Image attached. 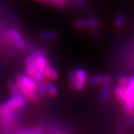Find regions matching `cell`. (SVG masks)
Masks as SVG:
<instances>
[{"instance_id":"obj_1","label":"cell","mask_w":134,"mask_h":134,"mask_svg":"<svg viewBox=\"0 0 134 134\" xmlns=\"http://www.w3.org/2000/svg\"><path fill=\"white\" fill-rule=\"evenodd\" d=\"M16 110H12L5 104L0 105V125L5 132H11L10 129L16 121Z\"/></svg>"},{"instance_id":"obj_2","label":"cell","mask_w":134,"mask_h":134,"mask_svg":"<svg viewBox=\"0 0 134 134\" xmlns=\"http://www.w3.org/2000/svg\"><path fill=\"white\" fill-rule=\"evenodd\" d=\"M6 37L20 51H25L27 48V43L17 30L10 29L6 33Z\"/></svg>"},{"instance_id":"obj_3","label":"cell","mask_w":134,"mask_h":134,"mask_svg":"<svg viewBox=\"0 0 134 134\" xmlns=\"http://www.w3.org/2000/svg\"><path fill=\"white\" fill-rule=\"evenodd\" d=\"M16 83L31 90L37 92V81L29 74H21L16 77Z\"/></svg>"},{"instance_id":"obj_4","label":"cell","mask_w":134,"mask_h":134,"mask_svg":"<svg viewBox=\"0 0 134 134\" xmlns=\"http://www.w3.org/2000/svg\"><path fill=\"white\" fill-rule=\"evenodd\" d=\"M8 89L11 93V97L17 102L19 109L24 108L26 105V98L20 92L16 82L10 81L8 83Z\"/></svg>"},{"instance_id":"obj_5","label":"cell","mask_w":134,"mask_h":134,"mask_svg":"<svg viewBox=\"0 0 134 134\" xmlns=\"http://www.w3.org/2000/svg\"><path fill=\"white\" fill-rule=\"evenodd\" d=\"M16 85L18 86L19 90L20 92H22V94L25 97V98L29 99L30 100H37L38 98V95H37V92L33 91V90H31L29 89H27L24 86L19 85L16 83Z\"/></svg>"},{"instance_id":"obj_6","label":"cell","mask_w":134,"mask_h":134,"mask_svg":"<svg viewBox=\"0 0 134 134\" xmlns=\"http://www.w3.org/2000/svg\"><path fill=\"white\" fill-rule=\"evenodd\" d=\"M126 98L134 102V75L128 78V83L125 88Z\"/></svg>"},{"instance_id":"obj_7","label":"cell","mask_w":134,"mask_h":134,"mask_svg":"<svg viewBox=\"0 0 134 134\" xmlns=\"http://www.w3.org/2000/svg\"><path fill=\"white\" fill-rule=\"evenodd\" d=\"M44 75L47 79H49L51 81H55L58 79V73L54 67L48 64L44 70Z\"/></svg>"},{"instance_id":"obj_8","label":"cell","mask_w":134,"mask_h":134,"mask_svg":"<svg viewBox=\"0 0 134 134\" xmlns=\"http://www.w3.org/2000/svg\"><path fill=\"white\" fill-rule=\"evenodd\" d=\"M88 21H89V27L88 28L90 29L92 34L93 35H98V27L100 25L98 19H97L96 16H92L88 19Z\"/></svg>"},{"instance_id":"obj_9","label":"cell","mask_w":134,"mask_h":134,"mask_svg":"<svg viewBox=\"0 0 134 134\" xmlns=\"http://www.w3.org/2000/svg\"><path fill=\"white\" fill-rule=\"evenodd\" d=\"M125 88L126 87H122V86L117 85L115 87L114 92L115 96L117 98V100L119 101L120 103L123 104L126 98V92H125Z\"/></svg>"},{"instance_id":"obj_10","label":"cell","mask_w":134,"mask_h":134,"mask_svg":"<svg viewBox=\"0 0 134 134\" xmlns=\"http://www.w3.org/2000/svg\"><path fill=\"white\" fill-rule=\"evenodd\" d=\"M75 73L76 76V80L81 81L85 83L86 81H88V73L83 68H77L75 71Z\"/></svg>"},{"instance_id":"obj_11","label":"cell","mask_w":134,"mask_h":134,"mask_svg":"<svg viewBox=\"0 0 134 134\" xmlns=\"http://www.w3.org/2000/svg\"><path fill=\"white\" fill-rule=\"evenodd\" d=\"M17 133L22 134H39L43 133V130L40 127H30L27 129H23L16 131Z\"/></svg>"},{"instance_id":"obj_12","label":"cell","mask_w":134,"mask_h":134,"mask_svg":"<svg viewBox=\"0 0 134 134\" xmlns=\"http://www.w3.org/2000/svg\"><path fill=\"white\" fill-rule=\"evenodd\" d=\"M58 37V32L54 31H44L43 33L40 34V37L43 40H54Z\"/></svg>"},{"instance_id":"obj_13","label":"cell","mask_w":134,"mask_h":134,"mask_svg":"<svg viewBox=\"0 0 134 134\" xmlns=\"http://www.w3.org/2000/svg\"><path fill=\"white\" fill-rule=\"evenodd\" d=\"M46 86L47 88V92H48V95L51 96H56L58 94V90L57 86H55L53 83L50 81L46 82Z\"/></svg>"},{"instance_id":"obj_14","label":"cell","mask_w":134,"mask_h":134,"mask_svg":"<svg viewBox=\"0 0 134 134\" xmlns=\"http://www.w3.org/2000/svg\"><path fill=\"white\" fill-rule=\"evenodd\" d=\"M40 2H48L55 7L62 8L66 5L67 0H35Z\"/></svg>"},{"instance_id":"obj_15","label":"cell","mask_w":134,"mask_h":134,"mask_svg":"<svg viewBox=\"0 0 134 134\" xmlns=\"http://www.w3.org/2000/svg\"><path fill=\"white\" fill-rule=\"evenodd\" d=\"M125 20H126V16L124 14L121 13L119 14H118L115 17L114 20V25L116 28H121L123 26V25L125 24Z\"/></svg>"},{"instance_id":"obj_16","label":"cell","mask_w":134,"mask_h":134,"mask_svg":"<svg viewBox=\"0 0 134 134\" xmlns=\"http://www.w3.org/2000/svg\"><path fill=\"white\" fill-rule=\"evenodd\" d=\"M75 25L78 29H85L89 27V21L87 19L81 18L77 19L75 21Z\"/></svg>"},{"instance_id":"obj_17","label":"cell","mask_w":134,"mask_h":134,"mask_svg":"<svg viewBox=\"0 0 134 134\" xmlns=\"http://www.w3.org/2000/svg\"><path fill=\"white\" fill-rule=\"evenodd\" d=\"M103 80H104V76L103 75H95V76L91 77L89 80V83L91 86H96V85H98L101 83H103Z\"/></svg>"},{"instance_id":"obj_18","label":"cell","mask_w":134,"mask_h":134,"mask_svg":"<svg viewBox=\"0 0 134 134\" xmlns=\"http://www.w3.org/2000/svg\"><path fill=\"white\" fill-rule=\"evenodd\" d=\"M110 96V86L103 85L101 92H100V97L103 100H107Z\"/></svg>"},{"instance_id":"obj_19","label":"cell","mask_w":134,"mask_h":134,"mask_svg":"<svg viewBox=\"0 0 134 134\" xmlns=\"http://www.w3.org/2000/svg\"><path fill=\"white\" fill-rule=\"evenodd\" d=\"M5 104H6V105L8 106V107H10V109H12V110H16V111L19 109L17 102H16V101L14 100V98H12V97H10V98L7 99L6 101H5Z\"/></svg>"},{"instance_id":"obj_20","label":"cell","mask_w":134,"mask_h":134,"mask_svg":"<svg viewBox=\"0 0 134 134\" xmlns=\"http://www.w3.org/2000/svg\"><path fill=\"white\" fill-rule=\"evenodd\" d=\"M37 92H38L41 95H46L48 94L47 88L46 86V83H43V81H37Z\"/></svg>"},{"instance_id":"obj_21","label":"cell","mask_w":134,"mask_h":134,"mask_svg":"<svg viewBox=\"0 0 134 134\" xmlns=\"http://www.w3.org/2000/svg\"><path fill=\"white\" fill-rule=\"evenodd\" d=\"M76 82V76L75 71H70L69 72V83L72 88H75Z\"/></svg>"},{"instance_id":"obj_22","label":"cell","mask_w":134,"mask_h":134,"mask_svg":"<svg viewBox=\"0 0 134 134\" xmlns=\"http://www.w3.org/2000/svg\"><path fill=\"white\" fill-rule=\"evenodd\" d=\"M128 78L127 76H121L119 78V81H118V83L119 86H122V87H126L127 85V83H128Z\"/></svg>"},{"instance_id":"obj_23","label":"cell","mask_w":134,"mask_h":134,"mask_svg":"<svg viewBox=\"0 0 134 134\" xmlns=\"http://www.w3.org/2000/svg\"><path fill=\"white\" fill-rule=\"evenodd\" d=\"M112 83V77L110 74H106L104 75V80H103V85L104 86H111Z\"/></svg>"},{"instance_id":"obj_24","label":"cell","mask_w":134,"mask_h":134,"mask_svg":"<svg viewBox=\"0 0 134 134\" xmlns=\"http://www.w3.org/2000/svg\"><path fill=\"white\" fill-rule=\"evenodd\" d=\"M84 87H85V83L81 81H78V80H76L75 88L77 90L81 91V90L84 89Z\"/></svg>"},{"instance_id":"obj_25","label":"cell","mask_w":134,"mask_h":134,"mask_svg":"<svg viewBox=\"0 0 134 134\" xmlns=\"http://www.w3.org/2000/svg\"><path fill=\"white\" fill-rule=\"evenodd\" d=\"M77 5L80 8H81V9L85 8V5H86L85 0H77Z\"/></svg>"}]
</instances>
